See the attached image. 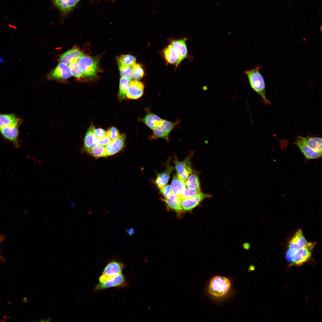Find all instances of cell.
<instances>
[{"mask_svg":"<svg viewBox=\"0 0 322 322\" xmlns=\"http://www.w3.org/2000/svg\"><path fill=\"white\" fill-rule=\"evenodd\" d=\"M186 39L184 38L172 41L163 51L166 61L177 66L186 57L188 51Z\"/></svg>","mask_w":322,"mask_h":322,"instance_id":"obj_1","label":"cell"},{"mask_svg":"<svg viewBox=\"0 0 322 322\" xmlns=\"http://www.w3.org/2000/svg\"><path fill=\"white\" fill-rule=\"evenodd\" d=\"M261 68L260 66L257 65L254 68L245 71L244 73L252 89L260 96L265 104L268 105L271 103L266 97L265 83L260 72Z\"/></svg>","mask_w":322,"mask_h":322,"instance_id":"obj_2","label":"cell"},{"mask_svg":"<svg viewBox=\"0 0 322 322\" xmlns=\"http://www.w3.org/2000/svg\"><path fill=\"white\" fill-rule=\"evenodd\" d=\"M23 120L19 118L18 120L5 124L0 128V133L5 140L12 143L16 148L21 145L19 139V126Z\"/></svg>","mask_w":322,"mask_h":322,"instance_id":"obj_3","label":"cell"},{"mask_svg":"<svg viewBox=\"0 0 322 322\" xmlns=\"http://www.w3.org/2000/svg\"><path fill=\"white\" fill-rule=\"evenodd\" d=\"M231 284L230 280L226 277L220 276H214L210 282L209 291L214 296L222 297L228 293L230 288Z\"/></svg>","mask_w":322,"mask_h":322,"instance_id":"obj_4","label":"cell"},{"mask_svg":"<svg viewBox=\"0 0 322 322\" xmlns=\"http://www.w3.org/2000/svg\"><path fill=\"white\" fill-rule=\"evenodd\" d=\"M77 63L83 75L85 77L95 75L98 70L97 60L85 54L78 59Z\"/></svg>","mask_w":322,"mask_h":322,"instance_id":"obj_5","label":"cell"},{"mask_svg":"<svg viewBox=\"0 0 322 322\" xmlns=\"http://www.w3.org/2000/svg\"><path fill=\"white\" fill-rule=\"evenodd\" d=\"M309 243L304 237L302 229L298 230L289 242L288 249L285 255L286 258L292 261L293 253L306 246Z\"/></svg>","mask_w":322,"mask_h":322,"instance_id":"obj_6","label":"cell"},{"mask_svg":"<svg viewBox=\"0 0 322 322\" xmlns=\"http://www.w3.org/2000/svg\"><path fill=\"white\" fill-rule=\"evenodd\" d=\"M179 122V120L173 122L163 119L161 123L152 130L153 134L150 136V138L152 140L162 138L168 141L170 133Z\"/></svg>","mask_w":322,"mask_h":322,"instance_id":"obj_7","label":"cell"},{"mask_svg":"<svg viewBox=\"0 0 322 322\" xmlns=\"http://www.w3.org/2000/svg\"><path fill=\"white\" fill-rule=\"evenodd\" d=\"M316 244L315 242H309L306 246L294 253L290 265L300 266L308 261L311 256L312 250Z\"/></svg>","mask_w":322,"mask_h":322,"instance_id":"obj_8","label":"cell"},{"mask_svg":"<svg viewBox=\"0 0 322 322\" xmlns=\"http://www.w3.org/2000/svg\"><path fill=\"white\" fill-rule=\"evenodd\" d=\"M192 154L188 156L183 160L180 161L175 157L174 162L176 171V176L180 180L185 182L192 173V169L191 158Z\"/></svg>","mask_w":322,"mask_h":322,"instance_id":"obj_9","label":"cell"},{"mask_svg":"<svg viewBox=\"0 0 322 322\" xmlns=\"http://www.w3.org/2000/svg\"><path fill=\"white\" fill-rule=\"evenodd\" d=\"M127 284L125 277L121 273L112 277L104 283H99L95 287L94 290L96 291L111 287H125L127 286Z\"/></svg>","mask_w":322,"mask_h":322,"instance_id":"obj_10","label":"cell"},{"mask_svg":"<svg viewBox=\"0 0 322 322\" xmlns=\"http://www.w3.org/2000/svg\"><path fill=\"white\" fill-rule=\"evenodd\" d=\"M212 197L211 195L201 192L194 196L189 199L180 198L181 206L184 212L191 211L205 199Z\"/></svg>","mask_w":322,"mask_h":322,"instance_id":"obj_11","label":"cell"},{"mask_svg":"<svg viewBox=\"0 0 322 322\" xmlns=\"http://www.w3.org/2000/svg\"><path fill=\"white\" fill-rule=\"evenodd\" d=\"M72 73L69 66L60 63L49 74L48 78L58 80H63L70 77Z\"/></svg>","mask_w":322,"mask_h":322,"instance_id":"obj_12","label":"cell"},{"mask_svg":"<svg viewBox=\"0 0 322 322\" xmlns=\"http://www.w3.org/2000/svg\"><path fill=\"white\" fill-rule=\"evenodd\" d=\"M144 86L143 83L138 80L131 81L128 87L126 96L129 99H137L143 95Z\"/></svg>","mask_w":322,"mask_h":322,"instance_id":"obj_13","label":"cell"},{"mask_svg":"<svg viewBox=\"0 0 322 322\" xmlns=\"http://www.w3.org/2000/svg\"><path fill=\"white\" fill-rule=\"evenodd\" d=\"M124 266L123 263L117 259L111 260L104 269L102 274L113 277L122 273Z\"/></svg>","mask_w":322,"mask_h":322,"instance_id":"obj_14","label":"cell"},{"mask_svg":"<svg viewBox=\"0 0 322 322\" xmlns=\"http://www.w3.org/2000/svg\"><path fill=\"white\" fill-rule=\"evenodd\" d=\"M126 138L125 134H123L118 138L112 141L105 146V157L113 155L120 151L124 147Z\"/></svg>","mask_w":322,"mask_h":322,"instance_id":"obj_15","label":"cell"},{"mask_svg":"<svg viewBox=\"0 0 322 322\" xmlns=\"http://www.w3.org/2000/svg\"><path fill=\"white\" fill-rule=\"evenodd\" d=\"M295 142L306 145L314 150L322 153V138L321 137L299 136Z\"/></svg>","mask_w":322,"mask_h":322,"instance_id":"obj_16","label":"cell"},{"mask_svg":"<svg viewBox=\"0 0 322 322\" xmlns=\"http://www.w3.org/2000/svg\"><path fill=\"white\" fill-rule=\"evenodd\" d=\"M161 200L165 203L168 209L176 213L179 216L184 212L181 206L180 198L174 193L168 197L162 198Z\"/></svg>","mask_w":322,"mask_h":322,"instance_id":"obj_17","label":"cell"},{"mask_svg":"<svg viewBox=\"0 0 322 322\" xmlns=\"http://www.w3.org/2000/svg\"><path fill=\"white\" fill-rule=\"evenodd\" d=\"M170 159L166 165V169L164 172L157 174L155 183L158 187L161 188L166 185L170 178L171 172L174 169V167L170 165Z\"/></svg>","mask_w":322,"mask_h":322,"instance_id":"obj_18","label":"cell"},{"mask_svg":"<svg viewBox=\"0 0 322 322\" xmlns=\"http://www.w3.org/2000/svg\"><path fill=\"white\" fill-rule=\"evenodd\" d=\"M84 55L80 50L73 48L62 54L58 60L60 63L69 64L73 61L78 60Z\"/></svg>","mask_w":322,"mask_h":322,"instance_id":"obj_19","label":"cell"},{"mask_svg":"<svg viewBox=\"0 0 322 322\" xmlns=\"http://www.w3.org/2000/svg\"><path fill=\"white\" fill-rule=\"evenodd\" d=\"M95 129L94 125L91 124L86 133L84 138L83 145V149L86 151L97 144V138L94 134Z\"/></svg>","mask_w":322,"mask_h":322,"instance_id":"obj_20","label":"cell"},{"mask_svg":"<svg viewBox=\"0 0 322 322\" xmlns=\"http://www.w3.org/2000/svg\"><path fill=\"white\" fill-rule=\"evenodd\" d=\"M162 120L159 116L150 111H148L144 117L140 119V121L152 130Z\"/></svg>","mask_w":322,"mask_h":322,"instance_id":"obj_21","label":"cell"},{"mask_svg":"<svg viewBox=\"0 0 322 322\" xmlns=\"http://www.w3.org/2000/svg\"><path fill=\"white\" fill-rule=\"evenodd\" d=\"M294 144L298 147L307 159H317L322 156L321 152L314 150L306 145L296 142H295Z\"/></svg>","mask_w":322,"mask_h":322,"instance_id":"obj_22","label":"cell"},{"mask_svg":"<svg viewBox=\"0 0 322 322\" xmlns=\"http://www.w3.org/2000/svg\"><path fill=\"white\" fill-rule=\"evenodd\" d=\"M171 186L173 193L179 197L185 189L186 186L185 182L180 180L174 174Z\"/></svg>","mask_w":322,"mask_h":322,"instance_id":"obj_23","label":"cell"},{"mask_svg":"<svg viewBox=\"0 0 322 322\" xmlns=\"http://www.w3.org/2000/svg\"><path fill=\"white\" fill-rule=\"evenodd\" d=\"M198 175L197 172L193 170L192 173L185 182L188 188L201 191Z\"/></svg>","mask_w":322,"mask_h":322,"instance_id":"obj_24","label":"cell"},{"mask_svg":"<svg viewBox=\"0 0 322 322\" xmlns=\"http://www.w3.org/2000/svg\"><path fill=\"white\" fill-rule=\"evenodd\" d=\"M118 66L133 67L136 64V59L130 55H121L117 58Z\"/></svg>","mask_w":322,"mask_h":322,"instance_id":"obj_25","label":"cell"},{"mask_svg":"<svg viewBox=\"0 0 322 322\" xmlns=\"http://www.w3.org/2000/svg\"><path fill=\"white\" fill-rule=\"evenodd\" d=\"M132 80L123 77L120 78L118 95L120 100H122L127 97L126 92L130 82Z\"/></svg>","mask_w":322,"mask_h":322,"instance_id":"obj_26","label":"cell"},{"mask_svg":"<svg viewBox=\"0 0 322 322\" xmlns=\"http://www.w3.org/2000/svg\"><path fill=\"white\" fill-rule=\"evenodd\" d=\"M86 152L95 157H104L106 154L105 148L104 146L96 144Z\"/></svg>","mask_w":322,"mask_h":322,"instance_id":"obj_27","label":"cell"},{"mask_svg":"<svg viewBox=\"0 0 322 322\" xmlns=\"http://www.w3.org/2000/svg\"><path fill=\"white\" fill-rule=\"evenodd\" d=\"M121 77L132 80L133 68L130 66H118Z\"/></svg>","mask_w":322,"mask_h":322,"instance_id":"obj_28","label":"cell"},{"mask_svg":"<svg viewBox=\"0 0 322 322\" xmlns=\"http://www.w3.org/2000/svg\"><path fill=\"white\" fill-rule=\"evenodd\" d=\"M78 60L72 61L69 64L68 66L72 75L76 78H80L82 77L83 75L78 67L77 63Z\"/></svg>","mask_w":322,"mask_h":322,"instance_id":"obj_29","label":"cell"},{"mask_svg":"<svg viewBox=\"0 0 322 322\" xmlns=\"http://www.w3.org/2000/svg\"><path fill=\"white\" fill-rule=\"evenodd\" d=\"M144 71L139 64H135L133 68V77L135 80H139L143 77Z\"/></svg>","mask_w":322,"mask_h":322,"instance_id":"obj_30","label":"cell"},{"mask_svg":"<svg viewBox=\"0 0 322 322\" xmlns=\"http://www.w3.org/2000/svg\"><path fill=\"white\" fill-rule=\"evenodd\" d=\"M201 192V191L200 190L187 188L185 189L179 198L182 199H189L194 196Z\"/></svg>","mask_w":322,"mask_h":322,"instance_id":"obj_31","label":"cell"},{"mask_svg":"<svg viewBox=\"0 0 322 322\" xmlns=\"http://www.w3.org/2000/svg\"><path fill=\"white\" fill-rule=\"evenodd\" d=\"M121 135L118 130L114 127L109 128L106 132V136L112 141L118 138Z\"/></svg>","mask_w":322,"mask_h":322,"instance_id":"obj_32","label":"cell"},{"mask_svg":"<svg viewBox=\"0 0 322 322\" xmlns=\"http://www.w3.org/2000/svg\"><path fill=\"white\" fill-rule=\"evenodd\" d=\"M160 192L165 198L169 197L173 193L171 186L168 185L160 188Z\"/></svg>","mask_w":322,"mask_h":322,"instance_id":"obj_33","label":"cell"},{"mask_svg":"<svg viewBox=\"0 0 322 322\" xmlns=\"http://www.w3.org/2000/svg\"><path fill=\"white\" fill-rule=\"evenodd\" d=\"M94 134L97 139L103 138L106 136V132L103 129L99 128L95 129L94 131Z\"/></svg>","mask_w":322,"mask_h":322,"instance_id":"obj_34","label":"cell"},{"mask_svg":"<svg viewBox=\"0 0 322 322\" xmlns=\"http://www.w3.org/2000/svg\"><path fill=\"white\" fill-rule=\"evenodd\" d=\"M112 141L107 136L102 138L97 139V144L104 146L108 145Z\"/></svg>","mask_w":322,"mask_h":322,"instance_id":"obj_35","label":"cell"},{"mask_svg":"<svg viewBox=\"0 0 322 322\" xmlns=\"http://www.w3.org/2000/svg\"><path fill=\"white\" fill-rule=\"evenodd\" d=\"M69 11L71 10L75 6L80 0H67Z\"/></svg>","mask_w":322,"mask_h":322,"instance_id":"obj_36","label":"cell"},{"mask_svg":"<svg viewBox=\"0 0 322 322\" xmlns=\"http://www.w3.org/2000/svg\"><path fill=\"white\" fill-rule=\"evenodd\" d=\"M112 278L102 274L99 278V281L100 283H103L108 281Z\"/></svg>","mask_w":322,"mask_h":322,"instance_id":"obj_37","label":"cell"},{"mask_svg":"<svg viewBox=\"0 0 322 322\" xmlns=\"http://www.w3.org/2000/svg\"><path fill=\"white\" fill-rule=\"evenodd\" d=\"M126 233L130 236H131L135 232L134 229L132 227H130L126 229Z\"/></svg>","mask_w":322,"mask_h":322,"instance_id":"obj_38","label":"cell"},{"mask_svg":"<svg viewBox=\"0 0 322 322\" xmlns=\"http://www.w3.org/2000/svg\"><path fill=\"white\" fill-rule=\"evenodd\" d=\"M250 245L249 244H245V245H244V248H246V249L247 248H247H249V247H250Z\"/></svg>","mask_w":322,"mask_h":322,"instance_id":"obj_39","label":"cell"},{"mask_svg":"<svg viewBox=\"0 0 322 322\" xmlns=\"http://www.w3.org/2000/svg\"><path fill=\"white\" fill-rule=\"evenodd\" d=\"M61 0H54V2H55V3L58 2L59 1H60Z\"/></svg>","mask_w":322,"mask_h":322,"instance_id":"obj_40","label":"cell"}]
</instances>
